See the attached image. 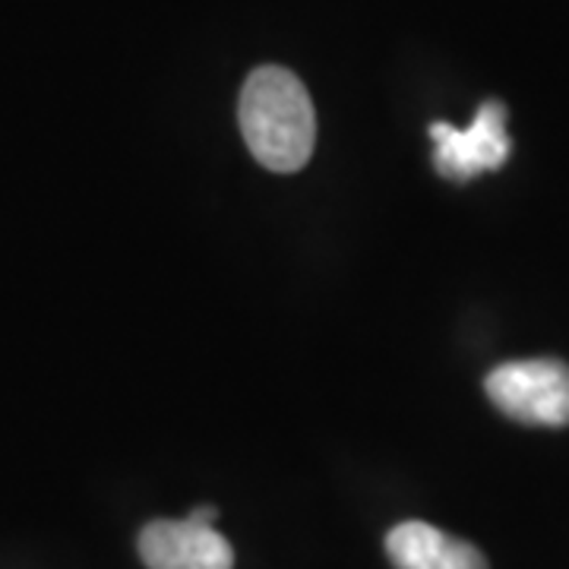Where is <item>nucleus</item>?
Instances as JSON below:
<instances>
[{
    "instance_id": "f03ea898",
    "label": "nucleus",
    "mask_w": 569,
    "mask_h": 569,
    "mask_svg": "<svg viewBox=\"0 0 569 569\" xmlns=\"http://www.w3.org/2000/svg\"><path fill=\"white\" fill-rule=\"evenodd\" d=\"M490 402L519 425H569V367L563 361H509L485 380Z\"/></svg>"
},
{
    "instance_id": "39448f33",
    "label": "nucleus",
    "mask_w": 569,
    "mask_h": 569,
    "mask_svg": "<svg viewBox=\"0 0 569 569\" xmlns=\"http://www.w3.org/2000/svg\"><path fill=\"white\" fill-rule=\"evenodd\" d=\"M387 553L396 569H488L485 553L475 545L418 519L389 531Z\"/></svg>"
},
{
    "instance_id": "f257e3e1",
    "label": "nucleus",
    "mask_w": 569,
    "mask_h": 569,
    "mask_svg": "<svg viewBox=\"0 0 569 569\" xmlns=\"http://www.w3.org/2000/svg\"><path fill=\"white\" fill-rule=\"evenodd\" d=\"M238 121L247 149L269 171H298L313 156L317 111L305 82L284 67H260L250 73Z\"/></svg>"
},
{
    "instance_id": "20e7f679",
    "label": "nucleus",
    "mask_w": 569,
    "mask_h": 569,
    "mask_svg": "<svg viewBox=\"0 0 569 569\" xmlns=\"http://www.w3.org/2000/svg\"><path fill=\"white\" fill-rule=\"evenodd\" d=\"M140 557L149 569H231L234 550L216 526L193 519H156L140 531Z\"/></svg>"
},
{
    "instance_id": "7ed1b4c3",
    "label": "nucleus",
    "mask_w": 569,
    "mask_h": 569,
    "mask_svg": "<svg viewBox=\"0 0 569 569\" xmlns=\"http://www.w3.org/2000/svg\"><path fill=\"white\" fill-rule=\"evenodd\" d=\"M433 140V164L449 181H471L485 171H497L509 159L507 108L500 102H485L478 108L475 121L466 130L452 123H430Z\"/></svg>"
},
{
    "instance_id": "423d86ee",
    "label": "nucleus",
    "mask_w": 569,
    "mask_h": 569,
    "mask_svg": "<svg viewBox=\"0 0 569 569\" xmlns=\"http://www.w3.org/2000/svg\"><path fill=\"white\" fill-rule=\"evenodd\" d=\"M187 519H193V522H200V526H216V519H219V509L216 507H200L193 509Z\"/></svg>"
}]
</instances>
